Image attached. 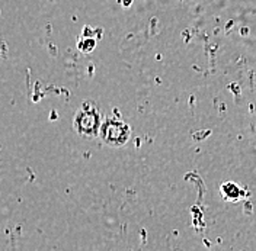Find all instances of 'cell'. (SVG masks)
<instances>
[{"instance_id": "6da1fadb", "label": "cell", "mask_w": 256, "mask_h": 251, "mask_svg": "<svg viewBox=\"0 0 256 251\" xmlns=\"http://www.w3.org/2000/svg\"><path fill=\"white\" fill-rule=\"evenodd\" d=\"M100 135H102V140L110 145H122L130 137V129L124 122L111 119L102 125Z\"/></svg>"}, {"instance_id": "7a4b0ae2", "label": "cell", "mask_w": 256, "mask_h": 251, "mask_svg": "<svg viewBox=\"0 0 256 251\" xmlns=\"http://www.w3.org/2000/svg\"><path fill=\"white\" fill-rule=\"evenodd\" d=\"M74 126L82 135H96L100 126V118L96 110H80L74 118Z\"/></svg>"}]
</instances>
